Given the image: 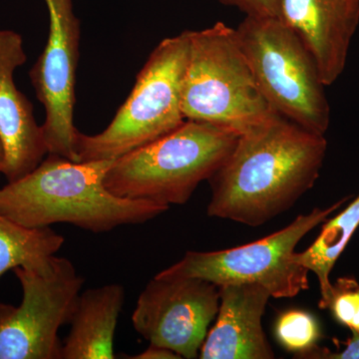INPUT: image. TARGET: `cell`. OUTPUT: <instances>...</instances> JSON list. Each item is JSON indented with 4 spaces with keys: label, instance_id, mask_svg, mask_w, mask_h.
Wrapping results in <instances>:
<instances>
[{
    "label": "cell",
    "instance_id": "cell-1",
    "mask_svg": "<svg viewBox=\"0 0 359 359\" xmlns=\"http://www.w3.org/2000/svg\"><path fill=\"white\" fill-rule=\"evenodd\" d=\"M327 150L323 135L283 116L240 135L208 180V216L259 226L289 211L316 184Z\"/></svg>",
    "mask_w": 359,
    "mask_h": 359
},
{
    "label": "cell",
    "instance_id": "cell-2",
    "mask_svg": "<svg viewBox=\"0 0 359 359\" xmlns=\"http://www.w3.org/2000/svg\"><path fill=\"white\" fill-rule=\"evenodd\" d=\"M113 161L75 162L47 154L30 173L0 188V215L27 228L65 223L101 233L146 223L169 210L111 193L104 180Z\"/></svg>",
    "mask_w": 359,
    "mask_h": 359
},
{
    "label": "cell",
    "instance_id": "cell-3",
    "mask_svg": "<svg viewBox=\"0 0 359 359\" xmlns=\"http://www.w3.org/2000/svg\"><path fill=\"white\" fill-rule=\"evenodd\" d=\"M238 135L186 120L178 128L113 161L106 188L125 199L185 205L230 155Z\"/></svg>",
    "mask_w": 359,
    "mask_h": 359
},
{
    "label": "cell",
    "instance_id": "cell-4",
    "mask_svg": "<svg viewBox=\"0 0 359 359\" xmlns=\"http://www.w3.org/2000/svg\"><path fill=\"white\" fill-rule=\"evenodd\" d=\"M182 111L186 120L209 123L238 136L276 114L257 86L236 28L217 22L190 30Z\"/></svg>",
    "mask_w": 359,
    "mask_h": 359
},
{
    "label": "cell",
    "instance_id": "cell-5",
    "mask_svg": "<svg viewBox=\"0 0 359 359\" xmlns=\"http://www.w3.org/2000/svg\"><path fill=\"white\" fill-rule=\"evenodd\" d=\"M189 48L190 30L168 37L156 46L107 128L95 135L78 132L77 162L118 159L186 121L182 87Z\"/></svg>",
    "mask_w": 359,
    "mask_h": 359
},
{
    "label": "cell",
    "instance_id": "cell-6",
    "mask_svg": "<svg viewBox=\"0 0 359 359\" xmlns=\"http://www.w3.org/2000/svg\"><path fill=\"white\" fill-rule=\"evenodd\" d=\"M236 32L271 109L302 128L325 136L330 123L327 86L299 37L278 16H245Z\"/></svg>",
    "mask_w": 359,
    "mask_h": 359
},
{
    "label": "cell",
    "instance_id": "cell-7",
    "mask_svg": "<svg viewBox=\"0 0 359 359\" xmlns=\"http://www.w3.org/2000/svg\"><path fill=\"white\" fill-rule=\"evenodd\" d=\"M348 199L344 198L327 209L316 208L308 215H301L283 230L250 244L217 252H187L179 262L158 275L202 278L218 287L257 283L276 299L294 297L309 287V271L295 262V248Z\"/></svg>",
    "mask_w": 359,
    "mask_h": 359
},
{
    "label": "cell",
    "instance_id": "cell-8",
    "mask_svg": "<svg viewBox=\"0 0 359 359\" xmlns=\"http://www.w3.org/2000/svg\"><path fill=\"white\" fill-rule=\"evenodd\" d=\"M20 306L0 304V359H61L59 330L68 325L84 278L66 257L39 268L13 269Z\"/></svg>",
    "mask_w": 359,
    "mask_h": 359
},
{
    "label": "cell",
    "instance_id": "cell-9",
    "mask_svg": "<svg viewBox=\"0 0 359 359\" xmlns=\"http://www.w3.org/2000/svg\"><path fill=\"white\" fill-rule=\"evenodd\" d=\"M219 306L215 283L156 275L139 295L132 325L149 344L171 349L181 358H197Z\"/></svg>",
    "mask_w": 359,
    "mask_h": 359
},
{
    "label": "cell",
    "instance_id": "cell-10",
    "mask_svg": "<svg viewBox=\"0 0 359 359\" xmlns=\"http://www.w3.org/2000/svg\"><path fill=\"white\" fill-rule=\"evenodd\" d=\"M49 13L46 46L29 76L43 105L41 125L48 154L76 161L74 125L75 83L80 56V22L71 0H45Z\"/></svg>",
    "mask_w": 359,
    "mask_h": 359
},
{
    "label": "cell",
    "instance_id": "cell-11",
    "mask_svg": "<svg viewBox=\"0 0 359 359\" xmlns=\"http://www.w3.org/2000/svg\"><path fill=\"white\" fill-rule=\"evenodd\" d=\"M26 60L20 33L0 29V139L4 149L0 173L8 182L30 173L48 154L32 104L14 82L15 70Z\"/></svg>",
    "mask_w": 359,
    "mask_h": 359
},
{
    "label": "cell",
    "instance_id": "cell-12",
    "mask_svg": "<svg viewBox=\"0 0 359 359\" xmlns=\"http://www.w3.org/2000/svg\"><path fill=\"white\" fill-rule=\"evenodd\" d=\"M280 18L306 45L325 86L346 68L359 25V0H280Z\"/></svg>",
    "mask_w": 359,
    "mask_h": 359
},
{
    "label": "cell",
    "instance_id": "cell-13",
    "mask_svg": "<svg viewBox=\"0 0 359 359\" xmlns=\"http://www.w3.org/2000/svg\"><path fill=\"white\" fill-rule=\"evenodd\" d=\"M214 327L201 347L202 359H271L275 353L264 334L263 316L271 294L257 283L219 287Z\"/></svg>",
    "mask_w": 359,
    "mask_h": 359
},
{
    "label": "cell",
    "instance_id": "cell-14",
    "mask_svg": "<svg viewBox=\"0 0 359 359\" xmlns=\"http://www.w3.org/2000/svg\"><path fill=\"white\" fill-rule=\"evenodd\" d=\"M125 302L120 283L80 292L61 359H114V337Z\"/></svg>",
    "mask_w": 359,
    "mask_h": 359
},
{
    "label": "cell",
    "instance_id": "cell-15",
    "mask_svg": "<svg viewBox=\"0 0 359 359\" xmlns=\"http://www.w3.org/2000/svg\"><path fill=\"white\" fill-rule=\"evenodd\" d=\"M358 226L359 195L337 216L325 222L320 235L309 249L295 252V262L318 278L320 292L318 306L321 309H325L332 292L330 273Z\"/></svg>",
    "mask_w": 359,
    "mask_h": 359
},
{
    "label": "cell",
    "instance_id": "cell-16",
    "mask_svg": "<svg viewBox=\"0 0 359 359\" xmlns=\"http://www.w3.org/2000/svg\"><path fill=\"white\" fill-rule=\"evenodd\" d=\"M65 243L50 226L27 228L0 215V278L16 268L45 266Z\"/></svg>",
    "mask_w": 359,
    "mask_h": 359
},
{
    "label": "cell",
    "instance_id": "cell-17",
    "mask_svg": "<svg viewBox=\"0 0 359 359\" xmlns=\"http://www.w3.org/2000/svg\"><path fill=\"white\" fill-rule=\"evenodd\" d=\"M276 335L285 349L299 355L316 346L321 332L318 321L311 314L302 311H289L278 318Z\"/></svg>",
    "mask_w": 359,
    "mask_h": 359
},
{
    "label": "cell",
    "instance_id": "cell-18",
    "mask_svg": "<svg viewBox=\"0 0 359 359\" xmlns=\"http://www.w3.org/2000/svg\"><path fill=\"white\" fill-rule=\"evenodd\" d=\"M339 325L359 334V283L353 276H342L332 283L327 306Z\"/></svg>",
    "mask_w": 359,
    "mask_h": 359
},
{
    "label": "cell",
    "instance_id": "cell-19",
    "mask_svg": "<svg viewBox=\"0 0 359 359\" xmlns=\"http://www.w3.org/2000/svg\"><path fill=\"white\" fill-rule=\"evenodd\" d=\"M224 6L235 7L245 16H278L280 0H219Z\"/></svg>",
    "mask_w": 359,
    "mask_h": 359
},
{
    "label": "cell",
    "instance_id": "cell-20",
    "mask_svg": "<svg viewBox=\"0 0 359 359\" xmlns=\"http://www.w3.org/2000/svg\"><path fill=\"white\" fill-rule=\"evenodd\" d=\"M344 348L339 351L320 348L318 346L309 349L306 353L299 354V358L311 359H359V334H353L346 342H341Z\"/></svg>",
    "mask_w": 359,
    "mask_h": 359
},
{
    "label": "cell",
    "instance_id": "cell-21",
    "mask_svg": "<svg viewBox=\"0 0 359 359\" xmlns=\"http://www.w3.org/2000/svg\"><path fill=\"white\" fill-rule=\"evenodd\" d=\"M129 358L133 359H180L181 356L178 355L171 349H168L166 347L155 346L151 344L148 346L146 351L143 353L137 354V355L129 356Z\"/></svg>",
    "mask_w": 359,
    "mask_h": 359
},
{
    "label": "cell",
    "instance_id": "cell-22",
    "mask_svg": "<svg viewBox=\"0 0 359 359\" xmlns=\"http://www.w3.org/2000/svg\"><path fill=\"white\" fill-rule=\"evenodd\" d=\"M4 164V149L2 145L1 139H0V172H1L2 167Z\"/></svg>",
    "mask_w": 359,
    "mask_h": 359
}]
</instances>
